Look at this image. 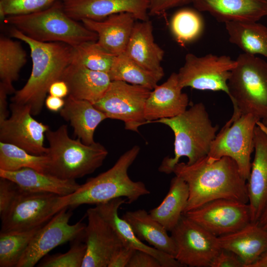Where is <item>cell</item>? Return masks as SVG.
<instances>
[{
	"instance_id": "1",
	"label": "cell",
	"mask_w": 267,
	"mask_h": 267,
	"mask_svg": "<svg viewBox=\"0 0 267 267\" xmlns=\"http://www.w3.org/2000/svg\"><path fill=\"white\" fill-rule=\"evenodd\" d=\"M173 173L188 185L189 197L183 214L218 199L248 203L247 181L230 157L210 162L206 156L192 164L178 162Z\"/></svg>"
},
{
	"instance_id": "2",
	"label": "cell",
	"mask_w": 267,
	"mask_h": 267,
	"mask_svg": "<svg viewBox=\"0 0 267 267\" xmlns=\"http://www.w3.org/2000/svg\"><path fill=\"white\" fill-rule=\"evenodd\" d=\"M12 38L26 43L30 49L32 62L31 75L22 88L16 90L11 102L28 105L33 115L41 112L50 86L61 80L71 63L72 46L60 42L44 43L34 40L15 27Z\"/></svg>"
},
{
	"instance_id": "3",
	"label": "cell",
	"mask_w": 267,
	"mask_h": 267,
	"mask_svg": "<svg viewBox=\"0 0 267 267\" xmlns=\"http://www.w3.org/2000/svg\"><path fill=\"white\" fill-rule=\"evenodd\" d=\"M139 151V147L134 145L120 156L111 168L88 179L74 192L64 196V207L97 205L118 198H125L130 204L142 196L149 194L150 192L143 182L133 181L128 174Z\"/></svg>"
},
{
	"instance_id": "4",
	"label": "cell",
	"mask_w": 267,
	"mask_h": 267,
	"mask_svg": "<svg viewBox=\"0 0 267 267\" xmlns=\"http://www.w3.org/2000/svg\"><path fill=\"white\" fill-rule=\"evenodd\" d=\"M169 127L175 136L174 156L165 157L158 170L166 174L173 173L179 159L185 156L192 164L207 156L216 136L218 126H213L202 102L193 105L175 117L154 121Z\"/></svg>"
},
{
	"instance_id": "5",
	"label": "cell",
	"mask_w": 267,
	"mask_h": 267,
	"mask_svg": "<svg viewBox=\"0 0 267 267\" xmlns=\"http://www.w3.org/2000/svg\"><path fill=\"white\" fill-rule=\"evenodd\" d=\"M45 137L49 145L46 173L60 179L76 180L92 173L102 166L108 153L99 142L88 145L79 138H71L66 125L49 129Z\"/></svg>"
},
{
	"instance_id": "6",
	"label": "cell",
	"mask_w": 267,
	"mask_h": 267,
	"mask_svg": "<svg viewBox=\"0 0 267 267\" xmlns=\"http://www.w3.org/2000/svg\"><path fill=\"white\" fill-rule=\"evenodd\" d=\"M4 20L27 37L41 42H60L74 47L97 41L98 38L95 32L70 17L60 0L41 11L10 16Z\"/></svg>"
},
{
	"instance_id": "7",
	"label": "cell",
	"mask_w": 267,
	"mask_h": 267,
	"mask_svg": "<svg viewBox=\"0 0 267 267\" xmlns=\"http://www.w3.org/2000/svg\"><path fill=\"white\" fill-rule=\"evenodd\" d=\"M236 61L227 82L231 117L251 114L261 121L267 117V62L245 53Z\"/></svg>"
},
{
	"instance_id": "8",
	"label": "cell",
	"mask_w": 267,
	"mask_h": 267,
	"mask_svg": "<svg viewBox=\"0 0 267 267\" xmlns=\"http://www.w3.org/2000/svg\"><path fill=\"white\" fill-rule=\"evenodd\" d=\"M259 121L251 114L231 118L213 141L207 160L213 162L223 157H230L247 181L251 168V156L254 150V131Z\"/></svg>"
},
{
	"instance_id": "9",
	"label": "cell",
	"mask_w": 267,
	"mask_h": 267,
	"mask_svg": "<svg viewBox=\"0 0 267 267\" xmlns=\"http://www.w3.org/2000/svg\"><path fill=\"white\" fill-rule=\"evenodd\" d=\"M63 196L20 189L1 216L0 232L21 231L41 226L64 208Z\"/></svg>"
},
{
	"instance_id": "10",
	"label": "cell",
	"mask_w": 267,
	"mask_h": 267,
	"mask_svg": "<svg viewBox=\"0 0 267 267\" xmlns=\"http://www.w3.org/2000/svg\"><path fill=\"white\" fill-rule=\"evenodd\" d=\"M151 91L142 86L112 81L103 96L93 104L107 118L123 121L126 130L138 132L146 124L145 105Z\"/></svg>"
},
{
	"instance_id": "11",
	"label": "cell",
	"mask_w": 267,
	"mask_h": 267,
	"mask_svg": "<svg viewBox=\"0 0 267 267\" xmlns=\"http://www.w3.org/2000/svg\"><path fill=\"white\" fill-rule=\"evenodd\" d=\"M170 232L176 245L175 258L182 267H210L222 249L218 236L184 214Z\"/></svg>"
},
{
	"instance_id": "12",
	"label": "cell",
	"mask_w": 267,
	"mask_h": 267,
	"mask_svg": "<svg viewBox=\"0 0 267 267\" xmlns=\"http://www.w3.org/2000/svg\"><path fill=\"white\" fill-rule=\"evenodd\" d=\"M236 60L226 55L208 54L197 56L187 53L184 63L177 73L178 83L183 89L222 91L228 94L227 82Z\"/></svg>"
},
{
	"instance_id": "13",
	"label": "cell",
	"mask_w": 267,
	"mask_h": 267,
	"mask_svg": "<svg viewBox=\"0 0 267 267\" xmlns=\"http://www.w3.org/2000/svg\"><path fill=\"white\" fill-rule=\"evenodd\" d=\"M66 207L37 231L16 267H33L56 247L83 237L86 224L79 221L70 224L72 215Z\"/></svg>"
},
{
	"instance_id": "14",
	"label": "cell",
	"mask_w": 267,
	"mask_h": 267,
	"mask_svg": "<svg viewBox=\"0 0 267 267\" xmlns=\"http://www.w3.org/2000/svg\"><path fill=\"white\" fill-rule=\"evenodd\" d=\"M219 237L235 232L251 222L248 203L218 199L183 214Z\"/></svg>"
},
{
	"instance_id": "15",
	"label": "cell",
	"mask_w": 267,
	"mask_h": 267,
	"mask_svg": "<svg viewBox=\"0 0 267 267\" xmlns=\"http://www.w3.org/2000/svg\"><path fill=\"white\" fill-rule=\"evenodd\" d=\"M10 109V117L0 123V142L15 145L32 154H46L44 139L49 127L35 119L27 105L11 102Z\"/></svg>"
},
{
	"instance_id": "16",
	"label": "cell",
	"mask_w": 267,
	"mask_h": 267,
	"mask_svg": "<svg viewBox=\"0 0 267 267\" xmlns=\"http://www.w3.org/2000/svg\"><path fill=\"white\" fill-rule=\"evenodd\" d=\"M86 214L88 223L84 235L86 252L82 267H108L123 243L94 207L88 209Z\"/></svg>"
},
{
	"instance_id": "17",
	"label": "cell",
	"mask_w": 267,
	"mask_h": 267,
	"mask_svg": "<svg viewBox=\"0 0 267 267\" xmlns=\"http://www.w3.org/2000/svg\"><path fill=\"white\" fill-rule=\"evenodd\" d=\"M66 13L75 20H102L119 13L133 14L136 19H148V0H60Z\"/></svg>"
},
{
	"instance_id": "18",
	"label": "cell",
	"mask_w": 267,
	"mask_h": 267,
	"mask_svg": "<svg viewBox=\"0 0 267 267\" xmlns=\"http://www.w3.org/2000/svg\"><path fill=\"white\" fill-rule=\"evenodd\" d=\"M179 84L178 74H171L166 82L151 90L144 109L146 124L175 117L186 110L189 99Z\"/></svg>"
},
{
	"instance_id": "19",
	"label": "cell",
	"mask_w": 267,
	"mask_h": 267,
	"mask_svg": "<svg viewBox=\"0 0 267 267\" xmlns=\"http://www.w3.org/2000/svg\"><path fill=\"white\" fill-rule=\"evenodd\" d=\"M254 151L247 180L251 222H257L267 202V133L258 122L254 131Z\"/></svg>"
},
{
	"instance_id": "20",
	"label": "cell",
	"mask_w": 267,
	"mask_h": 267,
	"mask_svg": "<svg viewBox=\"0 0 267 267\" xmlns=\"http://www.w3.org/2000/svg\"><path fill=\"white\" fill-rule=\"evenodd\" d=\"M134 16L127 12L111 15L99 21L84 19L83 24L97 35V43L117 56L125 51L135 24Z\"/></svg>"
},
{
	"instance_id": "21",
	"label": "cell",
	"mask_w": 267,
	"mask_h": 267,
	"mask_svg": "<svg viewBox=\"0 0 267 267\" xmlns=\"http://www.w3.org/2000/svg\"><path fill=\"white\" fill-rule=\"evenodd\" d=\"M218 238L222 249L236 254L244 267H252L267 252V231L258 222Z\"/></svg>"
},
{
	"instance_id": "22",
	"label": "cell",
	"mask_w": 267,
	"mask_h": 267,
	"mask_svg": "<svg viewBox=\"0 0 267 267\" xmlns=\"http://www.w3.org/2000/svg\"><path fill=\"white\" fill-rule=\"evenodd\" d=\"M126 200V198H118L97 204L94 208L114 229L124 245L152 255L159 261L162 267H182L174 257L144 244L136 236L129 223L119 217V208Z\"/></svg>"
},
{
	"instance_id": "23",
	"label": "cell",
	"mask_w": 267,
	"mask_h": 267,
	"mask_svg": "<svg viewBox=\"0 0 267 267\" xmlns=\"http://www.w3.org/2000/svg\"><path fill=\"white\" fill-rule=\"evenodd\" d=\"M194 7L220 22H257L267 16V0H191Z\"/></svg>"
},
{
	"instance_id": "24",
	"label": "cell",
	"mask_w": 267,
	"mask_h": 267,
	"mask_svg": "<svg viewBox=\"0 0 267 267\" xmlns=\"http://www.w3.org/2000/svg\"><path fill=\"white\" fill-rule=\"evenodd\" d=\"M61 80L68 87V95L92 104L103 96L112 81L108 73L90 70L74 63L67 67Z\"/></svg>"
},
{
	"instance_id": "25",
	"label": "cell",
	"mask_w": 267,
	"mask_h": 267,
	"mask_svg": "<svg viewBox=\"0 0 267 267\" xmlns=\"http://www.w3.org/2000/svg\"><path fill=\"white\" fill-rule=\"evenodd\" d=\"M124 52L144 69L164 75L161 66L164 51L155 42L149 20L135 23Z\"/></svg>"
},
{
	"instance_id": "26",
	"label": "cell",
	"mask_w": 267,
	"mask_h": 267,
	"mask_svg": "<svg viewBox=\"0 0 267 267\" xmlns=\"http://www.w3.org/2000/svg\"><path fill=\"white\" fill-rule=\"evenodd\" d=\"M0 177L12 181L25 191L51 193L62 196L71 194L80 185L75 180L60 179L30 168L14 171L0 170Z\"/></svg>"
},
{
	"instance_id": "27",
	"label": "cell",
	"mask_w": 267,
	"mask_h": 267,
	"mask_svg": "<svg viewBox=\"0 0 267 267\" xmlns=\"http://www.w3.org/2000/svg\"><path fill=\"white\" fill-rule=\"evenodd\" d=\"M60 111V116L70 123L78 138L88 145L94 143V132L99 124L107 118L105 114L87 100L68 95Z\"/></svg>"
},
{
	"instance_id": "28",
	"label": "cell",
	"mask_w": 267,
	"mask_h": 267,
	"mask_svg": "<svg viewBox=\"0 0 267 267\" xmlns=\"http://www.w3.org/2000/svg\"><path fill=\"white\" fill-rule=\"evenodd\" d=\"M122 218L131 226L136 236L145 241L156 249L175 258V242L168 231L149 213L144 209L127 211Z\"/></svg>"
},
{
	"instance_id": "29",
	"label": "cell",
	"mask_w": 267,
	"mask_h": 267,
	"mask_svg": "<svg viewBox=\"0 0 267 267\" xmlns=\"http://www.w3.org/2000/svg\"><path fill=\"white\" fill-rule=\"evenodd\" d=\"M188 187L186 182L176 176L170 183L169 191L162 202L151 209L149 214L168 231L178 224L187 204Z\"/></svg>"
},
{
	"instance_id": "30",
	"label": "cell",
	"mask_w": 267,
	"mask_h": 267,
	"mask_svg": "<svg viewBox=\"0 0 267 267\" xmlns=\"http://www.w3.org/2000/svg\"><path fill=\"white\" fill-rule=\"evenodd\" d=\"M225 23L229 42L245 53L267 58V27L257 22L229 21Z\"/></svg>"
},
{
	"instance_id": "31",
	"label": "cell",
	"mask_w": 267,
	"mask_h": 267,
	"mask_svg": "<svg viewBox=\"0 0 267 267\" xmlns=\"http://www.w3.org/2000/svg\"><path fill=\"white\" fill-rule=\"evenodd\" d=\"M27 62V54L20 43L4 36L0 38V85L7 93H15L13 82L19 77Z\"/></svg>"
},
{
	"instance_id": "32",
	"label": "cell",
	"mask_w": 267,
	"mask_h": 267,
	"mask_svg": "<svg viewBox=\"0 0 267 267\" xmlns=\"http://www.w3.org/2000/svg\"><path fill=\"white\" fill-rule=\"evenodd\" d=\"M108 74L111 81L140 85L150 90L157 85L164 75L144 69L125 52L115 56Z\"/></svg>"
},
{
	"instance_id": "33",
	"label": "cell",
	"mask_w": 267,
	"mask_h": 267,
	"mask_svg": "<svg viewBox=\"0 0 267 267\" xmlns=\"http://www.w3.org/2000/svg\"><path fill=\"white\" fill-rule=\"evenodd\" d=\"M48 160L46 154H32L15 145L0 142V170L14 171L30 168L46 173Z\"/></svg>"
},
{
	"instance_id": "34",
	"label": "cell",
	"mask_w": 267,
	"mask_h": 267,
	"mask_svg": "<svg viewBox=\"0 0 267 267\" xmlns=\"http://www.w3.org/2000/svg\"><path fill=\"white\" fill-rule=\"evenodd\" d=\"M42 226L29 230L0 232V267H16L33 236Z\"/></svg>"
},
{
	"instance_id": "35",
	"label": "cell",
	"mask_w": 267,
	"mask_h": 267,
	"mask_svg": "<svg viewBox=\"0 0 267 267\" xmlns=\"http://www.w3.org/2000/svg\"><path fill=\"white\" fill-rule=\"evenodd\" d=\"M72 62L92 70L108 73L116 56L102 47L96 41H89L72 47Z\"/></svg>"
},
{
	"instance_id": "36",
	"label": "cell",
	"mask_w": 267,
	"mask_h": 267,
	"mask_svg": "<svg viewBox=\"0 0 267 267\" xmlns=\"http://www.w3.org/2000/svg\"><path fill=\"white\" fill-rule=\"evenodd\" d=\"M203 29L200 15L191 9H182L173 16L171 30L176 41L184 45L199 37Z\"/></svg>"
},
{
	"instance_id": "37",
	"label": "cell",
	"mask_w": 267,
	"mask_h": 267,
	"mask_svg": "<svg viewBox=\"0 0 267 267\" xmlns=\"http://www.w3.org/2000/svg\"><path fill=\"white\" fill-rule=\"evenodd\" d=\"M84 237L74 240L70 249L65 253L45 258L38 265L41 267H82L86 252Z\"/></svg>"
},
{
	"instance_id": "38",
	"label": "cell",
	"mask_w": 267,
	"mask_h": 267,
	"mask_svg": "<svg viewBox=\"0 0 267 267\" xmlns=\"http://www.w3.org/2000/svg\"><path fill=\"white\" fill-rule=\"evenodd\" d=\"M58 0H0V18L26 15L45 9Z\"/></svg>"
},
{
	"instance_id": "39",
	"label": "cell",
	"mask_w": 267,
	"mask_h": 267,
	"mask_svg": "<svg viewBox=\"0 0 267 267\" xmlns=\"http://www.w3.org/2000/svg\"><path fill=\"white\" fill-rule=\"evenodd\" d=\"M20 187L14 182L7 178H0V215H2L9 208Z\"/></svg>"
},
{
	"instance_id": "40",
	"label": "cell",
	"mask_w": 267,
	"mask_h": 267,
	"mask_svg": "<svg viewBox=\"0 0 267 267\" xmlns=\"http://www.w3.org/2000/svg\"><path fill=\"white\" fill-rule=\"evenodd\" d=\"M149 15H160L171 8L191 2V0H148Z\"/></svg>"
},
{
	"instance_id": "41",
	"label": "cell",
	"mask_w": 267,
	"mask_h": 267,
	"mask_svg": "<svg viewBox=\"0 0 267 267\" xmlns=\"http://www.w3.org/2000/svg\"><path fill=\"white\" fill-rule=\"evenodd\" d=\"M210 267H244V265L236 254L222 249L212 261Z\"/></svg>"
},
{
	"instance_id": "42",
	"label": "cell",
	"mask_w": 267,
	"mask_h": 267,
	"mask_svg": "<svg viewBox=\"0 0 267 267\" xmlns=\"http://www.w3.org/2000/svg\"><path fill=\"white\" fill-rule=\"evenodd\" d=\"M127 267H162L159 261L145 251L135 250Z\"/></svg>"
},
{
	"instance_id": "43",
	"label": "cell",
	"mask_w": 267,
	"mask_h": 267,
	"mask_svg": "<svg viewBox=\"0 0 267 267\" xmlns=\"http://www.w3.org/2000/svg\"><path fill=\"white\" fill-rule=\"evenodd\" d=\"M135 250L131 247L123 245L112 257L108 267H127Z\"/></svg>"
},
{
	"instance_id": "44",
	"label": "cell",
	"mask_w": 267,
	"mask_h": 267,
	"mask_svg": "<svg viewBox=\"0 0 267 267\" xmlns=\"http://www.w3.org/2000/svg\"><path fill=\"white\" fill-rule=\"evenodd\" d=\"M48 93L49 95L63 98L68 96L69 91L66 82L62 80H59L50 86Z\"/></svg>"
},
{
	"instance_id": "45",
	"label": "cell",
	"mask_w": 267,
	"mask_h": 267,
	"mask_svg": "<svg viewBox=\"0 0 267 267\" xmlns=\"http://www.w3.org/2000/svg\"><path fill=\"white\" fill-rule=\"evenodd\" d=\"M65 101L62 98L48 95L45 99L44 104L47 109L52 112L60 111L64 107Z\"/></svg>"
},
{
	"instance_id": "46",
	"label": "cell",
	"mask_w": 267,
	"mask_h": 267,
	"mask_svg": "<svg viewBox=\"0 0 267 267\" xmlns=\"http://www.w3.org/2000/svg\"><path fill=\"white\" fill-rule=\"evenodd\" d=\"M5 89L0 85V123L8 118L7 95Z\"/></svg>"
},
{
	"instance_id": "47",
	"label": "cell",
	"mask_w": 267,
	"mask_h": 267,
	"mask_svg": "<svg viewBox=\"0 0 267 267\" xmlns=\"http://www.w3.org/2000/svg\"><path fill=\"white\" fill-rule=\"evenodd\" d=\"M257 222L264 229L267 231V202L264 207Z\"/></svg>"
},
{
	"instance_id": "48",
	"label": "cell",
	"mask_w": 267,
	"mask_h": 267,
	"mask_svg": "<svg viewBox=\"0 0 267 267\" xmlns=\"http://www.w3.org/2000/svg\"><path fill=\"white\" fill-rule=\"evenodd\" d=\"M252 267H267V252Z\"/></svg>"
},
{
	"instance_id": "49",
	"label": "cell",
	"mask_w": 267,
	"mask_h": 267,
	"mask_svg": "<svg viewBox=\"0 0 267 267\" xmlns=\"http://www.w3.org/2000/svg\"><path fill=\"white\" fill-rule=\"evenodd\" d=\"M258 123L267 133V117L259 121Z\"/></svg>"
}]
</instances>
